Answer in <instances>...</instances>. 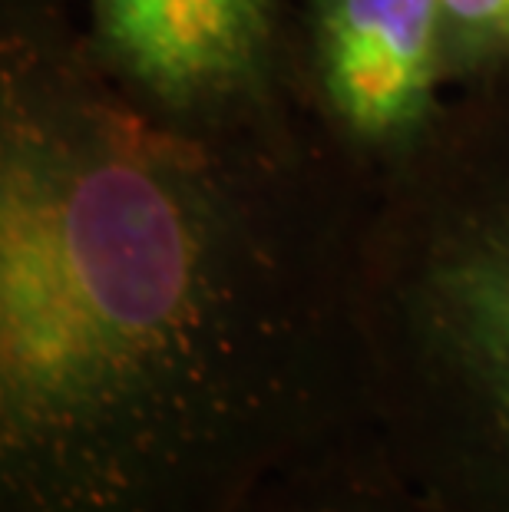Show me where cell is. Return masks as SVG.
<instances>
[{
    "label": "cell",
    "mask_w": 509,
    "mask_h": 512,
    "mask_svg": "<svg viewBox=\"0 0 509 512\" xmlns=\"http://www.w3.org/2000/svg\"><path fill=\"white\" fill-rule=\"evenodd\" d=\"M367 162L318 93L159 110L0 27V512H258L364 417Z\"/></svg>",
    "instance_id": "cell-1"
},
{
    "label": "cell",
    "mask_w": 509,
    "mask_h": 512,
    "mask_svg": "<svg viewBox=\"0 0 509 512\" xmlns=\"http://www.w3.org/2000/svg\"><path fill=\"white\" fill-rule=\"evenodd\" d=\"M447 83H473L509 67V0H440Z\"/></svg>",
    "instance_id": "cell-6"
},
{
    "label": "cell",
    "mask_w": 509,
    "mask_h": 512,
    "mask_svg": "<svg viewBox=\"0 0 509 512\" xmlns=\"http://www.w3.org/2000/svg\"><path fill=\"white\" fill-rule=\"evenodd\" d=\"M83 17L96 53L159 110L235 113L295 83L281 0H83Z\"/></svg>",
    "instance_id": "cell-3"
},
{
    "label": "cell",
    "mask_w": 509,
    "mask_h": 512,
    "mask_svg": "<svg viewBox=\"0 0 509 512\" xmlns=\"http://www.w3.org/2000/svg\"><path fill=\"white\" fill-rule=\"evenodd\" d=\"M364 430L443 512H509V67L371 162Z\"/></svg>",
    "instance_id": "cell-2"
},
{
    "label": "cell",
    "mask_w": 509,
    "mask_h": 512,
    "mask_svg": "<svg viewBox=\"0 0 509 512\" xmlns=\"http://www.w3.org/2000/svg\"><path fill=\"white\" fill-rule=\"evenodd\" d=\"M258 512H443L387 460L364 427L291 473Z\"/></svg>",
    "instance_id": "cell-5"
},
{
    "label": "cell",
    "mask_w": 509,
    "mask_h": 512,
    "mask_svg": "<svg viewBox=\"0 0 509 512\" xmlns=\"http://www.w3.org/2000/svg\"><path fill=\"white\" fill-rule=\"evenodd\" d=\"M308 47L321 110L364 162L420 143L447 100L440 0H308Z\"/></svg>",
    "instance_id": "cell-4"
}]
</instances>
